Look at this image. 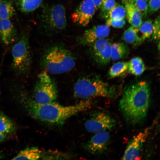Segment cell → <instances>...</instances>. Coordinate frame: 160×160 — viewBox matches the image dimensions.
I'll use <instances>...</instances> for the list:
<instances>
[{
    "mask_svg": "<svg viewBox=\"0 0 160 160\" xmlns=\"http://www.w3.org/2000/svg\"><path fill=\"white\" fill-rule=\"evenodd\" d=\"M149 84L139 82L126 87L119 104L125 120L132 124H140L147 115L150 102Z\"/></svg>",
    "mask_w": 160,
    "mask_h": 160,
    "instance_id": "6da1fadb",
    "label": "cell"
},
{
    "mask_svg": "<svg viewBox=\"0 0 160 160\" xmlns=\"http://www.w3.org/2000/svg\"><path fill=\"white\" fill-rule=\"evenodd\" d=\"M25 107L30 114L35 119L53 125H61L71 117L91 107L89 99H84L77 104L64 106L53 102L41 104L34 100H27Z\"/></svg>",
    "mask_w": 160,
    "mask_h": 160,
    "instance_id": "7a4b0ae2",
    "label": "cell"
},
{
    "mask_svg": "<svg viewBox=\"0 0 160 160\" xmlns=\"http://www.w3.org/2000/svg\"><path fill=\"white\" fill-rule=\"evenodd\" d=\"M120 87L111 85L96 77H83L78 79L73 87L75 96L82 99L102 97L113 98L121 93Z\"/></svg>",
    "mask_w": 160,
    "mask_h": 160,
    "instance_id": "3957f363",
    "label": "cell"
},
{
    "mask_svg": "<svg viewBox=\"0 0 160 160\" xmlns=\"http://www.w3.org/2000/svg\"><path fill=\"white\" fill-rule=\"evenodd\" d=\"M41 63L47 72L54 74L68 72L74 68L76 64L72 54L58 45L50 47L44 51Z\"/></svg>",
    "mask_w": 160,
    "mask_h": 160,
    "instance_id": "277c9868",
    "label": "cell"
},
{
    "mask_svg": "<svg viewBox=\"0 0 160 160\" xmlns=\"http://www.w3.org/2000/svg\"><path fill=\"white\" fill-rule=\"evenodd\" d=\"M67 25L65 12L60 4L44 6L41 15V26L45 33L52 36L63 31Z\"/></svg>",
    "mask_w": 160,
    "mask_h": 160,
    "instance_id": "5b68a950",
    "label": "cell"
},
{
    "mask_svg": "<svg viewBox=\"0 0 160 160\" xmlns=\"http://www.w3.org/2000/svg\"><path fill=\"white\" fill-rule=\"evenodd\" d=\"M12 67L14 71L20 75H25L30 71L32 58L28 39L23 36L12 49Z\"/></svg>",
    "mask_w": 160,
    "mask_h": 160,
    "instance_id": "8992f818",
    "label": "cell"
},
{
    "mask_svg": "<svg viewBox=\"0 0 160 160\" xmlns=\"http://www.w3.org/2000/svg\"><path fill=\"white\" fill-rule=\"evenodd\" d=\"M39 80L36 84L34 91V100L37 103L44 104L55 101L58 92L56 84L46 71L39 76Z\"/></svg>",
    "mask_w": 160,
    "mask_h": 160,
    "instance_id": "52a82bcc",
    "label": "cell"
},
{
    "mask_svg": "<svg viewBox=\"0 0 160 160\" xmlns=\"http://www.w3.org/2000/svg\"><path fill=\"white\" fill-rule=\"evenodd\" d=\"M112 44L110 40L103 38L95 41L88 45L92 58L98 65H107L111 59Z\"/></svg>",
    "mask_w": 160,
    "mask_h": 160,
    "instance_id": "ba28073f",
    "label": "cell"
},
{
    "mask_svg": "<svg viewBox=\"0 0 160 160\" xmlns=\"http://www.w3.org/2000/svg\"><path fill=\"white\" fill-rule=\"evenodd\" d=\"M116 125L114 119L108 113L99 112L93 114L86 121L85 127L89 132L96 133L112 129Z\"/></svg>",
    "mask_w": 160,
    "mask_h": 160,
    "instance_id": "9c48e42d",
    "label": "cell"
},
{
    "mask_svg": "<svg viewBox=\"0 0 160 160\" xmlns=\"http://www.w3.org/2000/svg\"><path fill=\"white\" fill-rule=\"evenodd\" d=\"M154 124L146 128L135 136L129 142L125 150L122 160L137 159L139 157L143 145Z\"/></svg>",
    "mask_w": 160,
    "mask_h": 160,
    "instance_id": "30bf717a",
    "label": "cell"
},
{
    "mask_svg": "<svg viewBox=\"0 0 160 160\" xmlns=\"http://www.w3.org/2000/svg\"><path fill=\"white\" fill-rule=\"evenodd\" d=\"M95 10L92 0H83L72 14V20L74 23L86 26L92 18Z\"/></svg>",
    "mask_w": 160,
    "mask_h": 160,
    "instance_id": "8fae6325",
    "label": "cell"
},
{
    "mask_svg": "<svg viewBox=\"0 0 160 160\" xmlns=\"http://www.w3.org/2000/svg\"><path fill=\"white\" fill-rule=\"evenodd\" d=\"M110 32L109 27L106 25H95L78 37L77 41L80 45H88L97 40L105 38Z\"/></svg>",
    "mask_w": 160,
    "mask_h": 160,
    "instance_id": "7c38bea8",
    "label": "cell"
},
{
    "mask_svg": "<svg viewBox=\"0 0 160 160\" xmlns=\"http://www.w3.org/2000/svg\"><path fill=\"white\" fill-rule=\"evenodd\" d=\"M109 140V134L107 130L100 131L92 137L87 143L86 148L92 154H101L107 149Z\"/></svg>",
    "mask_w": 160,
    "mask_h": 160,
    "instance_id": "4fadbf2b",
    "label": "cell"
},
{
    "mask_svg": "<svg viewBox=\"0 0 160 160\" xmlns=\"http://www.w3.org/2000/svg\"><path fill=\"white\" fill-rule=\"evenodd\" d=\"M124 6L126 17L132 26L138 27L142 23V17L137 11L132 0H121Z\"/></svg>",
    "mask_w": 160,
    "mask_h": 160,
    "instance_id": "5bb4252c",
    "label": "cell"
},
{
    "mask_svg": "<svg viewBox=\"0 0 160 160\" xmlns=\"http://www.w3.org/2000/svg\"><path fill=\"white\" fill-rule=\"evenodd\" d=\"M16 36L14 26L9 19H0V37L6 44L12 41Z\"/></svg>",
    "mask_w": 160,
    "mask_h": 160,
    "instance_id": "9a60e30c",
    "label": "cell"
},
{
    "mask_svg": "<svg viewBox=\"0 0 160 160\" xmlns=\"http://www.w3.org/2000/svg\"><path fill=\"white\" fill-rule=\"evenodd\" d=\"M127 45L123 42H115L112 44L111 59L116 60L126 57L129 53Z\"/></svg>",
    "mask_w": 160,
    "mask_h": 160,
    "instance_id": "2e32d148",
    "label": "cell"
},
{
    "mask_svg": "<svg viewBox=\"0 0 160 160\" xmlns=\"http://www.w3.org/2000/svg\"><path fill=\"white\" fill-rule=\"evenodd\" d=\"M41 151L37 147L27 148L21 151L12 160H37L41 158Z\"/></svg>",
    "mask_w": 160,
    "mask_h": 160,
    "instance_id": "e0dca14e",
    "label": "cell"
},
{
    "mask_svg": "<svg viewBox=\"0 0 160 160\" xmlns=\"http://www.w3.org/2000/svg\"><path fill=\"white\" fill-rule=\"evenodd\" d=\"M138 27L130 26L124 32L122 36V39L126 43L133 45H137L141 42L138 32Z\"/></svg>",
    "mask_w": 160,
    "mask_h": 160,
    "instance_id": "ac0fdd59",
    "label": "cell"
},
{
    "mask_svg": "<svg viewBox=\"0 0 160 160\" xmlns=\"http://www.w3.org/2000/svg\"><path fill=\"white\" fill-rule=\"evenodd\" d=\"M128 62V71L134 75L139 76L145 69V64L142 59L139 57H134Z\"/></svg>",
    "mask_w": 160,
    "mask_h": 160,
    "instance_id": "d6986e66",
    "label": "cell"
},
{
    "mask_svg": "<svg viewBox=\"0 0 160 160\" xmlns=\"http://www.w3.org/2000/svg\"><path fill=\"white\" fill-rule=\"evenodd\" d=\"M152 21L151 19L145 21L138 27V35L141 42L149 39L153 32Z\"/></svg>",
    "mask_w": 160,
    "mask_h": 160,
    "instance_id": "ffe728a7",
    "label": "cell"
},
{
    "mask_svg": "<svg viewBox=\"0 0 160 160\" xmlns=\"http://www.w3.org/2000/svg\"><path fill=\"white\" fill-rule=\"evenodd\" d=\"M128 64L127 62L119 61L116 63L109 70V76L112 78L122 76L128 71Z\"/></svg>",
    "mask_w": 160,
    "mask_h": 160,
    "instance_id": "44dd1931",
    "label": "cell"
},
{
    "mask_svg": "<svg viewBox=\"0 0 160 160\" xmlns=\"http://www.w3.org/2000/svg\"><path fill=\"white\" fill-rule=\"evenodd\" d=\"M15 12V9L10 2L7 0L0 1V19H9Z\"/></svg>",
    "mask_w": 160,
    "mask_h": 160,
    "instance_id": "7402d4cb",
    "label": "cell"
},
{
    "mask_svg": "<svg viewBox=\"0 0 160 160\" xmlns=\"http://www.w3.org/2000/svg\"><path fill=\"white\" fill-rule=\"evenodd\" d=\"M15 130V126L12 121L2 112H0V132L11 133Z\"/></svg>",
    "mask_w": 160,
    "mask_h": 160,
    "instance_id": "603a6c76",
    "label": "cell"
},
{
    "mask_svg": "<svg viewBox=\"0 0 160 160\" xmlns=\"http://www.w3.org/2000/svg\"><path fill=\"white\" fill-rule=\"evenodd\" d=\"M42 0H19L20 10L24 12H32L41 4Z\"/></svg>",
    "mask_w": 160,
    "mask_h": 160,
    "instance_id": "cb8c5ba5",
    "label": "cell"
},
{
    "mask_svg": "<svg viewBox=\"0 0 160 160\" xmlns=\"http://www.w3.org/2000/svg\"><path fill=\"white\" fill-rule=\"evenodd\" d=\"M126 17V11L123 5L117 3L109 12L106 19L110 18L114 20L124 19Z\"/></svg>",
    "mask_w": 160,
    "mask_h": 160,
    "instance_id": "d4e9b609",
    "label": "cell"
},
{
    "mask_svg": "<svg viewBox=\"0 0 160 160\" xmlns=\"http://www.w3.org/2000/svg\"><path fill=\"white\" fill-rule=\"evenodd\" d=\"M116 4L115 0H104L100 8V17L102 18L106 19L109 12Z\"/></svg>",
    "mask_w": 160,
    "mask_h": 160,
    "instance_id": "484cf974",
    "label": "cell"
},
{
    "mask_svg": "<svg viewBox=\"0 0 160 160\" xmlns=\"http://www.w3.org/2000/svg\"><path fill=\"white\" fill-rule=\"evenodd\" d=\"M134 5L141 15L142 18L145 17L148 12V4L143 0H132Z\"/></svg>",
    "mask_w": 160,
    "mask_h": 160,
    "instance_id": "4316f807",
    "label": "cell"
},
{
    "mask_svg": "<svg viewBox=\"0 0 160 160\" xmlns=\"http://www.w3.org/2000/svg\"><path fill=\"white\" fill-rule=\"evenodd\" d=\"M152 39L158 41L160 39V17H157L153 24Z\"/></svg>",
    "mask_w": 160,
    "mask_h": 160,
    "instance_id": "83f0119b",
    "label": "cell"
},
{
    "mask_svg": "<svg viewBox=\"0 0 160 160\" xmlns=\"http://www.w3.org/2000/svg\"><path fill=\"white\" fill-rule=\"evenodd\" d=\"M125 23L124 19L116 20L108 18L107 19L105 25L109 27L111 26L115 28H121L124 25Z\"/></svg>",
    "mask_w": 160,
    "mask_h": 160,
    "instance_id": "f1b7e54d",
    "label": "cell"
},
{
    "mask_svg": "<svg viewBox=\"0 0 160 160\" xmlns=\"http://www.w3.org/2000/svg\"><path fill=\"white\" fill-rule=\"evenodd\" d=\"M148 4V12L153 13L157 11L160 7V0H149Z\"/></svg>",
    "mask_w": 160,
    "mask_h": 160,
    "instance_id": "f546056e",
    "label": "cell"
},
{
    "mask_svg": "<svg viewBox=\"0 0 160 160\" xmlns=\"http://www.w3.org/2000/svg\"><path fill=\"white\" fill-rule=\"evenodd\" d=\"M95 10L100 9L104 0H92Z\"/></svg>",
    "mask_w": 160,
    "mask_h": 160,
    "instance_id": "4dcf8cb0",
    "label": "cell"
},
{
    "mask_svg": "<svg viewBox=\"0 0 160 160\" xmlns=\"http://www.w3.org/2000/svg\"><path fill=\"white\" fill-rule=\"evenodd\" d=\"M6 137V135L5 133L0 132V143L5 139Z\"/></svg>",
    "mask_w": 160,
    "mask_h": 160,
    "instance_id": "1f68e13d",
    "label": "cell"
},
{
    "mask_svg": "<svg viewBox=\"0 0 160 160\" xmlns=\"http://www.w3.org/2000/svg\"><path fill=\"white\" fill-rule=\"evenodd\" d=\"M4 157V155L3 153L0 152V159H2Z\"/></svg>",
    "mask_w": 160,
    "mask_h": 160,
    "instance_id": "d6a6232c",
    "label": "cell"
},
{
    "mask_svg": "<svg viewBox=\"0 0 160 160\" xmlns=\"http://www.w3.org/2000/svg\"><path fill=\"white\" fill-rule=\"evenodd\" d=\"M144 0V1H149V0Z\"/></svg>",
    "mask_w": 160,
    "mask_h": 160,
    "instance_id": "836d02e7",
    "label": "cell"
}]
</instances>
